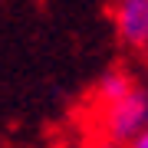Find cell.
Returning a JSON list of instances; mask_svg holds the SVG:
<instances>
[{
	"mask_svg": "<svg viewBox=\"0 0 148 148\" xmlns=\"http://www.w3.org/2000/svg\"><path fill=\"white\" fill-rule=\"evenodd\" d=\"M145 115H148V95L132 89L128 95H122L119 102H109L106 106L102 128L115 142H128V138H135L145 128Z\"/></svg>",
	"mask_w": 148,
	"mask_h": 148,
	"instance_id": "1",
	"label": "cell"
},
{
	"mask_svg": "<svg viewBox=\"0 0 148 148\" xmlns=\"http://www.w3.org/2000/svg\"><path fill=\"white\" fill-rule=\"evenodd\" d=\"M115 33L128 46H148V0H115Z\"/></svg>",
	"mask_w": 148,
	"mask_h": 148,
	"instance_id": "2",
	"label": "cell"
},
{
	"mask_svg": "<svg viewBox=\"0 0 148 148\" xmlns=\"http://www.w3.org/2000/svg\"><path fill=\"white\" fill-rule=\"evenodd\" d=\"M135 86L132 79H128V73H122V69H112V73H106L99 79V86H95V99L102 102V106H109V102H119L122 95H128Z\"/></svg>",
	"mask_w": 148,
	"mask_h": 148,
	"instance_id": "3",
	"label": "cell"
},
{
	"mask_svg": "<svg viewBox=\"0 0 148 148\" xmlns=\"http://www.w3.org/2000/svg\"><path fill=\"white\" fill-rule=\"evenodd\" d=\"M128 148H148V128H142L135 138H128Z\"/></svg>",
	"mask_w": 148,
	"mask_h": 148,
	"instance_id": "4",
	"label": "cell"
},
{
	"mask_svg": "<svg viewBox=\"0 0 148 148\" xmlns=\"http://www.w3.org/2000/svg\"><path fill=\"white\" fill-rule=\"evenodd\" d=\"M145 128H148V115H145Z\"/></svg>",
	"mask_w": 148,
	"mask_h": 148,
	"instance_id": "5",
	"label": "cell"
}]
</instances>
